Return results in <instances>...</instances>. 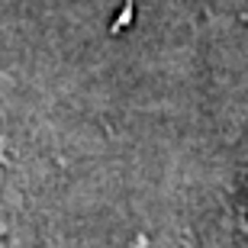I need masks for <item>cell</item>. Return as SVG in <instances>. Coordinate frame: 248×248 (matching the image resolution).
Wrapping results in <instances>:
<instances>
[{
	"label": "cell",
	"instance_id": "6da1fadb",
	"mask_svg": "<svg viewBox=\"0 0 248 248\" xmlns=\"http://www.w3.org/2000/svg\"><path fill=\"white\" fill-rule=\"evenodd\" d=\"M7 229V197H3V187H0V235Z\"/></svg>",
	"mask_w": 248,
	"mask_h": 248
}]
</instances>
